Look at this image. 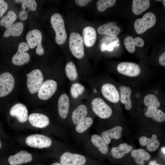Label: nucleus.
<instances>
[{
  "instance_id": "obj_1",
  "label": "nucleus",
  "mask_w": 165,
  "mask_h": 165,
  "mask_svg": "<svg viewBox=\"0 0 165 165\" xmlns=\"http://www.w3.org/2000/svg\"><path fill=\"white\" fill-rule=\"evenodd\" d=\"M50 22L55 33L56 43L58 45L64 44L66 40L67 34L62 17L60 14L55 13L51 16Z\"/></svg>"
},
{
  "instance_id": "obj_2",
  "label": "nucleus",
  "mask_w": 165,
  "mask_h": 165,
  "mask_svg": "<svg viewBox=\"0 0 165 165\" xmlns=\"http://www.w3.org/2000/svg\"><path fill=\"white\" fill-rule=\"evenodd\" d=\"M91 105L94 113L101 119H108L112 114V110L111 108L101 97L94 98L91 101Z\"/></svg>"
},
{
  "instance_id": "obj_3",
  "label": "nucleus",
  "mask_w": 165,
  "mask_h": 165,
  "mask_svg": "<svg viewBox=\"0 0 165 165\" xmlns=\"http://www.w3.org/2000/svg\"><path fill=\"white\" fill-rule=\"evenodd\" d=\"M69 47L74 57L81 59L84 55V49L82 38L81 35L76 32H72L69 38Z\"/></svg>"
},
{
  "instance_id": "obj_4",
  "label": "nucleus",
  "mask_w": 165,
  "mask_h": 165,
  "mask_svg": "<svg viewBox=\"0 0 165 165\" xmlns=\"http://www.w3.org/2000/svg\"><path fill=\"white\" fill-rule=\"evenodd\" d=\"M26 75L27 87L30 93L34 94L38 92L43 82L44 78L42 72L39 69H34Z\"/></svg>"
},
{
  "instance_id": "obj_5",
  "label": "nucleus",
  "mask_w": 165,
  "mask_h": 165,
  "mask_svg": "<svg viewBox=\"0 0 165 165\" xmlns=\"http://www.w3.org/2000/svg\"><path fill=\"white\" fill-rule=\"evenodd\" d=\"M156 18L155 14L148 12L141 18L137 19L134 22V26L136 33L141 34L156 24Z\"/></svg>"
},
{
  "instance_id": "obj_6",
  "label": "nucleus",
  "mask_w": 165,
  "mask_h": 165,
  "mask_svg": "<svg viewBox=\"0 0 165 165\" xmlns=\"http://www.w3.org/2000/svg\"><path fill=\"white\" fill-rule=\"evenodd\" d=\"M26 39L30 48L33 49L37 46L36 52L38 55H41L44 53V50L42 45V35L39 30L35 29L29 31L26 35Z\"/></svg>"
},
{
  "instance_id": "obj_7",
  "label": "nucleus",
  "mask_w": 165,
  "mask_h": 165,
  "mask_svg": "<svg viewBox=\"0 0 165 165\" xmlns=\"http://www.w3.org/2000/svg\"><path fill=\"white\" fill-rule=\"evenodd\" d=\"M25 141L29 146L39 148L49 147L52 144L50 138L40 134L30 135L26 138Z\"/></svg>"
},
{
  "instance_id": "obj_8",
  "label": "nucleus",
  "mask_w": 165,
  "mask_h": 165,
  "mask_svg": "<svg viewBox=\"0 0 165 165\" xmlns=\"http://www.w3.org/2000/svg\"><path fill=\"white\" fill-rule=\"evenodd\" d=\"M15 84L13 76L9 72L0 75V97L6 96L13 90Z\"/></svg>"
},
{
  "instance_id": "obj_9",
  "label": "nucleus",
  "mask_w": 165,
  "mask_h": 165,
  "mask_svg": "<svg viewBox=\"0 0 165 165\" xmlns=\"http://www.w3.org/2000/svg\"><path fill=\"white\" fill-rule=\"evenodd\" d=\"M117 70L120 74L130 77H135L140 74L139 66L136 63L123 62L120 63L117 67Z\"/></svg>"
},
{
  "instance_id": "obj_10",
  "label": "nucleus",
  "mask_w": 165,
  "mask_h": 165,
  "mask_svg": "<svg viewBox=\"0 0 165 165\" xmlns=\"http://www.w3.org/2000/svg\"><path fill=\"white\" fill-rule=\"evenodd\" d=\"M29 48L27 43H20L18 46L17 52L12 58L13 63L15 65L20 66L28 63L30 60V56L26 52L28 50Z\"/></svg>"
},
{
  "instance_id": "obj_11",
  "label": "nucleus",
  "mask_w": 165,
  "mask_h": 165,
  "mask_svg": "<svg viewBox=\"0 0 165 165\" xmlns=\"http://www.w3.org/2000/svg\"><path fill=\"white\" fill-rule=\"evenodd\" d=\"M57 87V82L53 79H48L44 82L38 91V96L41 100H47L56 92Z\"/></svg>"
},
{
  "instance_id": "obj_12",
  "label": "nucleus",
  "mask_w": 165,
  "mask_h": 165,
  "mask_svg": "<svg viewBox=\"0 0 165 165\" xmlns=\"http://www.w3.org/2000/svg\"><path fill=\"white\" fill-rule=\"evenodd\" d=\"M60 162L62 165H84L86 159L82 155L66 152L61 156Z\"/></svg>"
},
{
  "instance_id": "obj_13",
  "label": "nucleus",
  "mask_w": 165,
  "mask_h": 165,
  "mask_svg": "<svg viewBox=\"0 0 165 165\" xmlns=\"http://www.w3.org/2000/svg\"><path fill=\"white\" fill-rule=\"evenodd\" d=\"M101 92L103 96L108 101L116 103L119 101V93L116 86L110 83H106L101 86Z\"/></svg>"
},
{
  "instance_id": "obj_14",
  "label": "nucleus",
  "mask_w": 165,
  "mask_h": 165,
  "mask_svg": "<svg viewBox=\"0 0 165 165\" xmlns=\"http://www.w3.org/2000/svg\"><path fill=\"white\" fill-rule=\"evenodd\" d=\"M10 115L15 117L20 123L26 122L28 118V111L26 107L21 103L14 105L10 111Z\"/></svg>"
},
{
  "instance_id": "obj_15",
  "label": "nucleus",
  "mask_w": 165,
  "mask_h": 165,
  "mask_svg": "<svg viewBox=\"0 0 165 165\" xmlns=\"http://www.w3.org/2000/svg\"><path fill=\"white\" fill-rule=\"evenodd\" d=\"M98 33L101 35H109L112 37L117 36L120 32V28L115 22H109L100 26L97 29Z\"/></svg>"
},
{
  "instance_id": "obj_16",
  "label": "nucleus",
  "mask_w": 165,
  "mask_h": 165,
  "mask_svg": "<svg viewBox=\"0 0 165 165\" xmlns=\"http://www.w3.org/2000/svg\"><path fill=\"white\" fill-rule=\"evenodd\" d=\"M28 120L33 126L39 128H44L49 124L50 121L46 115L38 113H33L28 117Z\"/></svg>"
},
{
  "instance_id": "obj_17",
  "label": "nucleus",
  "mask_w": 165,
  "mask_h": 165,
  "mask_svg": "<svg viewBox=\"0 0 165 165\" xmlns=\"http://www.w3.org/2000/svg\"><path fill=\"white\" fill-rule=\"evenodd\" d=\"M32 159V156L31 153L26 151H21L10 156L8 162L10 165H19L30 162Z\"/></svg>"
},
{
  "instance_id": "obj_18",
  "label": "nucleus",
  "mask_w": 165,
  "mask_h": 165,
  "mask_svg": "<svg viewBox=\"0 0 165 165\" xmlns=\"http://www.w3.org/2000/svg\"><path fill=\"white\" fill-rule=\"evenodd\" d=\"M70 105V99L68 95L63 93L60 96L58 101V112L60 117L66 119L68 115Z\"/></svg>"
},
{
  "instance_id": "obj_19",
  "label": "nucleus",
  "mask_w": 165,
  "mask_h": 165,
  "mask_svg": "<svg viewBox=\"0 0 165 165\" xmlns=\"http://www.w3.org/2000/svg\"><path fill=\"white\" fill-rule=\"evenodd\" d=\"M119 100L121 103L125 105V108L127 110H130L132 106V101L131 98L132 90L128 86L122 85L119 86Z\"/></svg>"
},
{
  "instance_id": "obj_20",
  "label": "nucleus",
  "mask_w": 165,
  "mask_h": 165,
  "mask_svg": "<svg viewBox=\"0 0 165 165\" xmlns=\"http://www.w3.org/2000/svg\"><path fill=\"white\" fill-rule=\"evenodd\" d=\"M139 141L141 146H146L147 149L150 152L156 150L160 145L157 136L155 134H153L151 138H148L145 136L141 137L139 139Z\"/></svg>"
},
{
  "instance_id": "obj_21",
  "label": "nucleus",
  "mask_w": 165,
  "mask_h": 165,
  "mask_svg": "<svg viewBox=\"0 0 165 165\" xmlns=\"http://www.w3.org/2000/svg\"><path fill=\"white\" fill-rule=\"evenodd\" d=\"M122 130V128L121 126L114 127L103 131L101 134V137L106 144L107 145H109L112 138L118 139L121 138Z\"/></svg>"
},
{
  "instance_id": "obj_22",
  "label": "nucleus",
  "mask_w": 165,
  "mask_h": 165,
  "mask_svg": "<svg viewBox=\"0 0 165 165\" xmlns=\"http://www.w3.org/2000/svg\"><path fill=\"white\" fill-rule=\"evenodd\" d=\"M97 38L95 30L92 27L86 26L82 31V39L85 45L87 47L92 46L95 43Z\"/></svg>"
},
{
  "instance_id": "obj_23",
  "label": "nucleus",
  "mask_w": 165,
  "mask_h": 165,
  "mask_svg": "<svg viewBox=\"0 0 165 165\" xmlns=\"http://www.w3.org/2000/svg\"><path fill=\"white\" fill-rule=\"evenodd\" d=\"M124 44L126 50L130 53H133L135 46L142 47L145 44L144 41L141 38L137 37L134 39L131 36H127L124 39Z\"/></svg>"
},
{
  "instance_id": "obj_24",
  "label": "nucleus",
  "mask_w": 165,
  "mask_h": 165,
  "mask_svg": "<svg viewBox=\"0 0 165 165\" xmlns=\"http://www.w3.org/2000/svg\"><path fill=\"white\" fill-rule=\"evenodd\" d=\"M87 114V108L85 105H78L72 113V119L73 123L76 125L86 118Z\"/></svg>"
},
{
  "instance_id": "obj_25",
  "label": "nucleus",
  "mask_w": 165,
  "mask_h": 165,
  "mask_svg": "<svg viewBox=\"0 0 165 165\" xmlns=\"http://www.w3.org/2000/svg\"><path fill=\"white\" fill-rule=\"evenodd\" d=\"M131 156L138 165H144L145 161H148L151 157L150 154L142 148L133 149L131 152Z\"/></svg>"
},
{
  "instance_id": "obj_26",
  "label": "nucleus",
  "mask_w": 165,
  "mask_h": 165,
  "mask_svg": "<svg viewBox=\"0 0 165 165\" xmlns=\"http://www.w3.org/2000/svg\"><path fill=\"white\" fill-rule=\"evenodd\" d=\"M132 148V146L131 145H128L126 143H122L117 147L112 148V155L115 158L120 159L129 153Z\"/></svg>"
},
{
  "instance_id": "obj_27",
  "label": "nucleus",
  "mask_w": 165,
  "mask_h": 165,
  "mask_svg": "<svg viewBox=\"0 0 165 165\" xmlns=\"http://www.w3.org/2000/svg\"><path fill=\"white\" fill-rule=\"evenodd\" d=\"M21 7L23 10L20 12L19 17L20 20H25L28 17V13L29 11H35L36 10L37 3L34 0H25L22 2Z\"/></svg>"
},
{
  "instance_id": "obj_28",
  "label": "nucleus",
  "mask_w": 165,
  "mask_h": 165,
  "mask_svg": "<svg viewBox=\"0 0 165 165\" xmlns=\"http://www.w3.org/2000/svg\"><path fill=\"white\" fill-rule=\"evenodd\" d=\"M145 116L151 118L154 120L158 122H162L165 121V114L161 110L155 107H148Z\"/></svg>"
},
{
  "instance_id": "obj_29",
  "label": "nucleus",
  "mask_w": 165,
  "mask_h": 165,
  "mask_svg": "<svg viewBox=\"0 0 165 165\" xmlns=\"http://www.w3.org/2000/svg\"><path fill=\"white\" fill-rule=\"evenodd\" d=\"M150 5V1L149 0H133L132 12L134 14L139 15L148 9Z\"/></svg>"
},
{
  "instance_id": "obj_30",
  "label": "nucleus",
  "mask_w": 165,
  "mask_h": 165,
  "mask_svg": "<svg viewBox=\"0 0 165 165\" xmlns=\"http://www.w3.org/2000/svg\"><path fill=\"white\" fill-rule=\"evenodd\" d=\"M24 24L21 22L13 24L4 32L3 36L5 38L10 36H18L20 35L23 31Z\"/></svg>"
},
{
  "instance_id": "obj_31",
  "label": "nucleus",
  "mask_w": 165,
  "mask_h": 165,
  "mask_svg": "<svg viewBox=\"0 0 165 165\" xmlns=\"http://www.w3.org/2000/svg\"><path fill=\"white\" fill-rule=\"evenodd\" d=\"M91 142L102 154L105 155L108 151V145L101 137L97 134L93 135L91 138Z\"/></svg>"
},
{
  "instance_id": "obj_32",
  "label": "nucleus",
  "mask_w": 165,
  "mask_h": 165,
  "mask_svg": "<svg viewBox=\"0 0 165 165\" xmlns=\"http://www.w3.org/2000/svg\"><path fill=\"white\" fill-rule=\"evenodd\" d=\"M65 71L66 75L70 80L74 81L78 78V74L76 67L72 61L69 62L66 64Z\"/></svg>"
},
{
  "instance_id": "obj_33",
  "label": "nucleus",
  "mask_w": 165,
  "mask_h": 165,
  "mask_svg": "<svg viewBox=\"0 0 165 165\" xmlns=\"http://www.w3.org/2000/svg\"><path fill=\"white\" fill-rule=\"evenodd\" d=\"M143 102L145 105L148 108L152 107L158 108L160 105L159 99L156 95L153 94L145 95L144 98Z\"/></svg>"
},
{
  "instance_id": "obj_34",
  "label": "nucleus",
  "mask_w": 165,
  "mask_h": 165,
  "mask_svg": "<svg viewBox=\"0 0 165 165\" xmlns=\"http://www.w3.org/2000/svg\"><path fill=\"white\" fill-rule=\"evenodd\" d=\"M17 18L16 13L12 10L9 11L6 15L1 19L0 24L2 26H4L7 29L12 25Z\"/></svg>"
},
{
  "instance_id": "obj_35",
  "label": "nucleus",
  "mask_w": 165,
  "mask_h": 165,
  "mask_svg": "<svg viewBox=\"0 0 165 165\" xmlns=\"http://www.w3.org/2000/svg\"><path fill=\"white\" fill-rule=\"evenodd\" d=\"M93 122V120L91 117H86L76 124L75 127V130L78 133H83L92 125Z\"/></svg>"
},
{
  "instance_id": "obj_36",
  "label": "nucleus",
  "mask_w": 165,
  "mask_h": 165,
  "mask_svg": "<svg viewBox=\"0 0 165 165\" xmlns=\"http://www.w3.org/2000/svg\"><path fill=\"white\" fill-rule=\"evenodd\" d=\"M85 90V87L79 83H75L71 86V94L72 97L76 99L82 94Z\"/></svg>"
},
{
  "instance_id": "obj_37",
  "label": "nucleus",
  "mask_w": 165,
  "mask_h": 165,
  "mask_svg": "<svg viewBox=\"0 0 165 165\" xmlns=\"http://www.w3.org/2000/svg\"><path fill=\"white\" fill-rule=\"evenodd\" d=\"M116 2V0H98L96 3L98 10L104 12L107 9L113 6Z\"/></svg>"
},
{
  "instance_id": "obj_38",
  "label": "nucleus",
  "mask_w": 165,
  "mask_h": 165,
  "mask_svg": "<svg viewBox=\"0 0 165 165\" xmlns=\"http://www.w3.org/2000/svg\"><path fill=\"white\" fill-rule=\"evenodd\" d=\"M8 5L3 0H0V17H2L8 9Z\"/></svg>"
},
{
  "instance_id": "obj_39",
  "label": "nucleus",
  "mask_w": 165,
  "mask_h": 165,
  "mask_svg": "<svg viewBox=\"0 0 165 165\" xmlns=\"http://www.w3.org/2000/svg\"><path fill=\"white\" fill-rule=\"evenodd\" d=\"M91 1L90 0H76L75 2L78 6L83 7L86 6Z\"/></svg>"
},
{
  "instance_id": "obj_40",
  "label": "nucleus",
  "mask_w": 165,
  "mask_h": 165,
  "mask_svg": "<svg viewBox=\"0 0 165 165\" xmlns=\"http://www.w3.org/2000/svg\"><path fill=\"white\" fill-rule=\"evenodd\" d=\"M159 62L161 66H165V53H163L160 56L159 58Z\"/></svg>"
},
{
  "instance_id": "obj_41",
  "label": "nucleus",
  "mask_w": 165,
  "mask_h": 165,
  "mask_svg": "<svg viewBox=\"0 0 165 165\" xmlns=\"http://www.w3.org/2000/svg\"><path fill=\"white\" fill-rule=\"evenodd\" d=\"M149 165H161L156 163L155 161H152L149 163Z\"/></svg>"
},
{
  "instance_id": "obj_42",
  "label": "nucleus",
  "mask_w": 165,
  "mask_h": 165,
  "mask_svg": "<svg viewBox=\"0 0 165 165\" xmlns=\"http://www.w3.org/2000/svg\"><path fill=\"white\" fill-rule=\"evenodd\" d=\"M161 150L162 152H163V153L165 155V147H162L161 148Z\"/></svg>"
},
{
  "instance_id": "obj_43",
  "label": "nucleus",
  "mask_w": 165,
  "mask_h": 165,
  "mask_svg": "<svg viewBox=\"0 0 165 165\" xmlns=\"http://www.w3.org/2000/svg\"><path fill=\"white\" fill-rule=\"evenodd\" d=\"M51 165H62L61 163H52Z\"/></svg>"
},
{
  "instance_id": "obj_44",
  "label": "nucleus",
  "mask_w": 165,
  "mask_h": 165,
  "mask_svg": "<svg viewBox=\"0 0 165 165\" xmlns=\"http://www.w3.org/2000/svg\"><path fill=\"white\" fill-rule=\"evenodd\" d=\"M25 0H15V1L17 2H24Z\"/></svg>"
},
{
  "instance_id": "obj_45",
  "label": "nucleus",
  "mask_w": 165,
  "mask_h": 165,
  "mask_svg": "<svg viewBox=\"0 0 165 165\" xmlns=\"http://www.w3.org/2000/svg\"><path fill=\"white\" fill-rule=\"evenodd\" d=\"M165 1L164 0H163V5H164V7H165Z\"/></svg>"
},
{
  "instance_id": "obj_46",
  "label": "nucleus",
  "mask_w": 165,
  "mask_h": 165,
  "mask_svg": "<svg viewBox=\"0 0 165 165\" xmlns=\"http://www.w3.org/2000/svg\"><path fill=\"white\" fill-rule=\"evenodd\" d=\"M2 147V143L1 141L0 140V148H1Z\"/></svg>"
},
{
  "instance_id": "obj_47",
  "label": "nucleus",
  "mask_w": 165,
  "mask_h": 165,
  "mask_svg": "<svg viewBox=\"0 0 165 165\" xmlns=\"http://www.w3.org/2000/svg\"></svg>"
}]
</instances>
